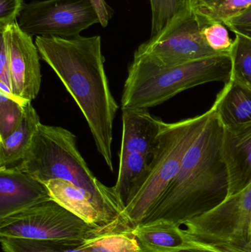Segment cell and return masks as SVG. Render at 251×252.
<instances>
[{
	"label": "cell",
	"mask_w": 251,
	"mask_h": 252,
	"mask_svg": "<svg viewBox=\"0 0 251 252\" xmlns=\"http://www.w3.org/2000/svg\"><path fill=\"white\" fill-rule=\"evenodd\" d=\"M35 43L40 57L79 106L97 151L113 172V126L119 106L109 88L101 37H35Z\"/></svg>",
	"instance_id": "cell-1"
},
{
	"label": "cell",
	"mask_w": 251,
	"mask_h": 252,
	"mask_svg": "<svg viewBox=\"0 0 251 252\" xmlns=\"http://www.w3.org/2000/svg\"><path fill=\"white\" fill-rule=\"evenodd\" d=\"M223 126L211 109L204 128L186 153L178 173L139 225L167 220L181 226L225 201L229 176L223 157Z\"/></svg>",
	"instance_id": "cell-2"
},
{
	"label": "cell",
	"mask_w": 251,
	"mask_h": 252,
	"mask_svg": "<svg viewBox=\"0 0 251 252\" xmlns=\"http://www.w3.org/2000/svg\"><path fill=\"white\" fill-rule=\"evenodd\" d=\"M17 167L44 184L53 179L69 182L86 196L113 232L132 231L113 187L96 178L78 150L76 136L67 129L40 124Z\"/></svg>",
	"instance_id": "cell-3"
},
{
	"label": "cell",
	"mask_w": 251,
	"mask_h": 252,
	"mask_svg": "<svg viewBox=\"0 0 251 252\" xmlns=\"http://www.w3.org/2000/svg\"><path fill=\"white\" fill-rule=\"evenodd\" d=\"M230 54L165 66L135 52L121 99L122 109H146L165 103L189 89L211 82H228Z\"/></svg>",
	"instance_id": "cell-4"
},
{
	"label": "cell",
	"mask_w": 251,
	"mask_h": 252,
	"mask_svg": "<svg viewBox=\"0 0 251 252\" xmlns=\"http://www.w3.org/2000/svg\"><path fill=\"white\" fill-rule=\"evenodd\" d=\"M209 116L210 110L173 124H164L148 170L124 210L132 230L142 222L172 182L186 153L204 128Z\"/></svg>",
	"instance_id": "cell-5"
},
{
	"label": "cell",
	"mask_w": 251,
	"mask_h": 252,
	"mask_svg": "<svg viewBox=\"0 0 251 252\" xmlns=\"http://www.w3.org/2000/svg\"><path fill=\"white\" fill-rule=\"evenodd\" d=\"M103 234L51 199L0 219V237L44 241H85Z\"/></svg>",
	"instance_id": "cell-6"
},
{
	"label": "cell",
	"mask_w": 251,
	"mask_h": 252,
	"mask_svg": "<svg viewBox=\"0 0 251 252\" xmlns=\"http://www.w3.org/2000/svg\"><path fill=\"white\" fill-rule=\"evenodd\" d=\"M184 226L196 241L235 251L244 250L251 244V183Z\"/></svg>",
	"instance_id": "cell-7"
},
{
	"label": "cell",
	"mask_w": 251,
	"mask_h": 252,
	"mask_svg": "<svg viewBox=\"0 0 251 252\" xmlns=\"http://www.w3.org/2000/svg\"><path fill=\"white\" fill-rule=\"evenodd\" d=\"M204 16L190 8L171 20L160 32L141 44L137 53L165 66L182 64L220 55L204 41Z\"/></svg>",
	"instance_id": "cell-8"
},
{
	"label": "cell",
	"mask_w": 251,
	"mask_h": 252,
	"mask_svg": "<svg viewBox=\"0 0 251 252\" xmlns=\"http://www.w3.org/2000/svg\"><path fill=\"white\" fill-rule=\"evenodd\" d=\"M17 22L31 37L67 38L100 21L91 0H34L25 4Z\"/></svg>",
	"instance_id": "cell-9"
},
{
	"label": "cell",
	"mask_w": 251,
	"mask_h": 252,
	"mask_svg": "<svg viewBox=\"0 0 251 252\" xmlns=\"http://www.w3.org/2000/svg\"><path fill=\"white\" fill-rule=\"evenodd\" d=\"M10 56V78L13 95L26 102L35 100L41 85L40 54L32 37L18 22L4 31Z\"/></svg>",
	"instance_id": "cell-10"
},
{
	"label": "cell",
	"mask_w": 251,
	"mask_h": 252,
	"mask_svg": "<svg viewBox=\"0 0 251 252\" xmlns=\"http://www.w3.org/2000/svg\"><path fill=\"white\" fill-rule=\"evenodd\" d=\"M51 199L47 186L19 167H0V219Z\"/></svg>",
	"instance_id": "cell-11"
},
{
	"label": "cell",
	"mask_w": 251,
	"mask_h": 252,
	"mask_svg": "<svg viewBox=\"0 0 251 252\" xmlns=\"http://www.w3.org/2000/svg\"><path fill=\"white\" fill-rule=\"evenodd\" d=\"M222 154L229 176V196L251 183V122L223 127Z\"/></svg>",
	"instance_id": "cell-12"
},
{
	"label": "cell",
	"mask_w": 251,
	"mask_h": 252,
	"mask_svg": "<svg viewBox=\"0 0 251 252\" xmlns=\"http://www.w3.org/2000/svg\"><path fill=\"white\" fill-rule=\"evenodd\" d=\"M122 118L119 158L132 154L154 156L165 122L146 109H124Z\"/></svg>",
	"instance_id": "cell-13"
},
{
	"label": "cell",
	"mask_w": 251,
	"mask_h": 252,
	"mask_svg": "<svg viewBox=\"0 0 251 252\" xmlns=\"http://www.w3.org/2000/svg\"><path fill=\"white\" fill-rule=\"evenodd\" d=\"M179 225L158 220L139 225L131 232L141 252H181L195 247L193 239Z\"/></svg>",
	"instance_id": "cell-14"
},
{
	"label": "cell",
	"mask_w": 251,
	"mask_h": 252,
	"mask_svg": "<svg viewBox=\"0 0 251 252\" xmlns=\"http://www.w3.org/2000/svg\"><path fill=\"white\" fill-rule=\"evenodd\" d=\"M224 128L251 122V88L230 78L211 108Z\"/></svg>",
	"instance_id": "cell-15"
},
{
	"label": "cell",
	"mask_w": 251,
	"mask_h": 252,
	"mask_svg": "<svg viewBox=\"0 0 251 252\" xmlns=\"http://www.w3.org/2000/svg\"><path fill=\"white\" fill-rule=\"evenodd\" d=\"M44 185L48 188L53 199L62 207L88 224L97 228L102 233L115 232L89 200L78 188L60 179H53Z\"/></svg>",
	"instance_id": "cell-16"
},
{
	"label": "cell",
	"mask_w": 251,
	"mask_h": 252,
	"mask_svg": "<svg viewBox=\"0 0 251 252\" xmlns=\"http://www.w3.org/2000/svg\"><path fill=\"white\" fill-rule=\"evenodd\" d=\"M41 124L39 116L32 103L27 102L22 121L17 128L8 137L0 140V167L19 165Z\"/></svg>",
	"instance_id": "cell-17"
},
{
	"label": "cell",
	"mask_w": 251,
	"mask_h": 252,
	"mask_svg": "<svg viewBox=\"0 0 251 252\" xmlns=\"http://www.w3.org/2000/svg\"><path fill=\"white\" fill-rule=\"evenodd\" d=\"M153 157L147 154H132L119 158L117 180L113 188L123 213L134 189L148 170Z\"/></svg>",
	"instance_id": "cell-18"
},
{
	"label": "cell",
	"mask_w": 251,
	"mask_h": 252,
	"mask_svg": "<svg viewBox=\"0 0 251 252\" xmlns=\"http://www.w3.org/2000/svg\"><path fill=\"white\" fill-rule=\"evenodd\" d=\"M84 241H44L0 237L4 252H84Z\"/></svg>",
	"instance_id": "cell-19"
},
{
	"label": "cell",
	"mask_w": 251,
	"mask_h": 252,
	"mask_svg": "<svg viewBox=\"0 0 251 252\" xmlns=\"http://www.w3.org/2000/svg\"><path fill=\"white\" fill-rule=\"evenodd\" d=\"M81 247L84 252H141L131 232L99 234Z\"/></svg>",
	"instance_id": "cell-20"
},
{
	"label": "cell",
	"mask_w": 251,
	"mask_h": 252,
	"mask_svg": "<svg viewBox=\"0 0 251 252\" xmlns=\"http://www.w3.org/2000/svg\"><path fill=\"white\" fill-rule=\"evenodd\" d=\"M234 34L235 38L230 52L231 78L251 88V38Z\"/></svg>",
	"instance_id": "cell-21"
},
{
	"label": "cell",
	"mask_w": 251,
	"mask_h": 252,
	"mask_svg": "<svg viewBox=\"0 0 251 252\" xmlns=\"http://www.w3.org/2000/svg\"><path fill=\"white\" fill-rule=\"evenodd\" d=\"M151 5V35L160 32L180 13L193 8L195 0H150Z\"/></svg>",
	"instance_id": "cell-22"
},
{
	"label": "cell",
	"mask_w": 251,
	"mask_h": 252,
	"mask_svg": "<svg viewBox=\"0 0 251 252\" xmlns=\"http://www.w3.org/2000/svg\"><path fill=\"white\" fill-rule=\"evenodd\" d=\"M26 101L0 91V140L8 137L22 121Z\"/></svg>",
	"instance_id": "cell-23"
},
{
	"label": "cell",
	"mask_w": 251,
	"mask_h": 252,
	"mask_svg": "<svg viewBox=\"0 0 251 252\" xmlns=\"http://www.w3.org/2000/svg\"><path fill=\"white\" fill-rule=\"evenodd\" d=\"M251 7V0H223L209 5H195L193 9L211 21L223 22Z\"/></svg>",
	"instance_id": "cell-24"
},
{
	"label": "cell",
	"mask_w": 251,
	"mask_h": 252,
	"mask_svg": "<svg viewBox=\"0 0 251 252\" xmlns=\"http://www.w3.org/2000/svg\"><path fill=\"white\" fill-rule=\"evenodd\" d=\"M202 35L212 50L219 54H230L234 40L230 38L228 28L223 22L206 19L202 28Z\"/></svg>",
	"instance_id": "cell-25"
},
{
	"label": "cell",
	"mask_w": 251,
	"mask_h": 252,
	"mask_svg": "<svg viewBox=\"0 0 251 252\" xmlns=\"http://www.w3.org/2000/svg\"><path fill=\"white\" fill-rule=\"evenodd\" d=\"M0 91L9 95H13L10 78L8 45L3 32H0Z\"/></svg>",
	"instance_id": "cell-26"
},
{
	"label": "cell",
	"mask_w": 251,
	"mask_h": 252,
	"mask_svg": "<svg viewBox=\"0 0 251 252\" xmlns=\"http://www.w3.org/2000/svg\"><path fill=\"white\" fill-rule=\"evenodd\" d=\"M25 4L24 0H0V32L18 22Z\"/></svg>",
	"instance_id": "cell-27"
},
{
	"label": "cell",
	"mask_w": 251,
	"mask_h": 252,
	"mask_svg": "<svg viewBox=\"0 0 251 252\" xmlns=\"http://www.w3.org/2000/svg\"><path fill=\"white\" fill-rule=\"evenodd\" d=\"M94 8L98 13L100 25L103 28L107 27L109 19L112 18V10L105 0H91Z\"/></svg>",
	"instance_id": "cell-28"
},
{
	"label": "cell",
	"mask_w": 251,
	"mask_h": 252,
	"mask_svg": "<svg viewBox=\"0 0 251 252\" xmlns=\"http://www.w3.org/2000/svg\"><path fill=\"white\" fill-rule=\"evenodd\" d=\"M223 23L227 28L232 26L251 27V7L243 13L223 21Z\"/></svg>",
	"instance_id": "cell-29"
},
{
	"label": "cell",
	"mask_w": 251,
	"mask_h": 252,
	"mask_svg": "<svg viewBox=\"0 0 251 252\" xmlns=\"http://www.w3.org/2000/svg\"><path fill=\"white\" fill-rule=\"evenodd\" d=\"M194 239V238H193ZM181 252H238L231 249L227 248L221 246L213 245V244H206L196 241L195 247L190 250Z\"/></svg>",
	"instance_id": "cell-30"
},
{
	"label": "cell",
	"mask_w": 251,
	"mask_h": 252,
	"mask_svg": "<svg viewBox=\"0 0 251 252\" xmlns=\"http://www.w3.org/2000/svg\"><path fill=\"white\" fill-rule=\"evenodd\" d=\"M228 29L234 33H240L251 38V27L232 26L228 27Z\"/></svg>",
	"instance_id": "cell-31"
},
{
	"label": "cell",
	"mask_w": 251,
	"mask_h": 252,
	"mask_svg": "<svg viewBox=\"0 0 251 252\" xmlns=\"http://www.w3.org/2000/svg\"><path fill=\"white\" fill-rule=\"evenodd\" d=\"M223 0H195V5H209V4H215Z\"/></svg>",
	"instance_id": "cell-32"
},
{
	"label": "cell",
	"mask_w": 251,
	"mask_h": 252,
	"mask_svg": "<svg viewBox=\"0 0 251 252\" xmlns=\"http://www.w3.org/2000/svg\"><path fill=\"white\" fill-rule=\"evenodd\" d=\"M238 252H251V244L249 247L245 248L244 250H241V251H237Z\"/></svg>",
	"instance_id": "cell-33"
}]
</instances>
